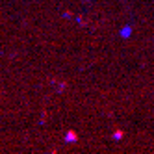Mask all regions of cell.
<instances>
[{
	"instance_id": "1",
	"label": "cell",
	"mask_w": 154,
	"mask_h": 154,
	"mask_svg": "<svg viewBox=\"0 0 154 154\" xmlns=\"http://www.w3.org/2000/svg\"><path fill=\"white\" fill-rule=\"evenodd\" d=\"M78 139V136L74 134V132H67V136H65V141H76Z\"/></svg>"
},
{
	"instance_id": "2",
	"label": "cell",
	"mask_w": 154,
	"mask_h": 154,
	"mask_svg": "<svg viewBox=\"0 0 154 154\" xmlns=\"http://www.w3.org/2000/svg\"><path fill=\"white\" fill-rule=\"evenodd\" d=\"M123 137V132H115V139H121Z\"/></svg>"
}]
</instances>
